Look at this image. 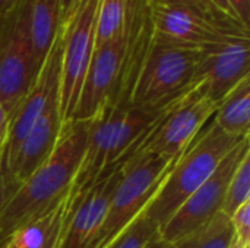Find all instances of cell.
I'll return each mask as SVG.
<instances>
[{"mask_svg": "<svg viewBox=\"0 0 250 248\" xmlns=\"http://www.w3.org/2000/svg\"><path fill=\"white\" fill-rule=\"evenodd\" d=\"M91 121H64L48 158L19 186L0 212V235L54 210L66 197L81 165Z\"/></svg>", "mask_w": 250, "mask_h": 248, "instance_id": "obj_1", "label": "cell"}, {"mask_svg": "<svg viewBox=\"0 0 250 248\" xmlns=\"http://www.w3.org/2000/svg\"><path fill=\"white\" fill-rule=\"evenodd\" d=\"M245 137L224 133L215 124L212 115L189 148L180 155L160 190L145 208V215L158 227L166 224L186 199L212 175L220 162Z\"/></svg>", "mask_w": 250, "mask_h": 248, "instance_id": "obj_2", "label": "cell"}, {"mask_svg": "<svg viewBox=\"0 0 250 248\" xmlns=\"http://www.w3.org/2000/svg\"><path fill=\"white\" fill-rule=\"evenodd\" d=\"M182 155V153H180ZM180 155L173 158L141 152L126 162L105 216L86 248H110L116 238L145 210Z\"/></svg>", "mask_w": 250, "mask_h": 248, "instance_id": "obj_3", "label": "cell"}, {"mask_svg": "<svg viewBox=\"0 0 250 248\" xmlns=\"http://www.w3.org/2000/svg\"><path fill=\"white\" fill-rule=\"evenodd\" d=\"M202 54L204 48L171 45L154 38L133 82L129 105L161 108L174 101L193 83Z\"/></svg>", "mask_w": 250, "mask_h": 248, "instance_id": "obj_4", "label": "cell"}, {"mask_svg": "<svg viewBox=\"0 0 250 248\" xmlns=\"http://www.w3.org/2000/svg\"><path fill=\"white\" fill-rule=\"evenodd\" d=\"M38 73L29 35V3L19 0L0 15V105L7 117L28 94Z\"/></svg>", "mask_w": 250, "mask_h": 248, "instance_id": "obj_5", "label": "cell"}, {"mask_svg": "<svg viewBox=\"0 0 250 248\" xmlns=\"http://www.w3.org/2000/svg\"><path fill=\"white\" fill-rule=\"evenodd\" d=\"M100 0H79L63 19V54L60 72V115L72 120L82 83L95 48V29Z\"/></svg>", "mask_w": 250, "mask_h": 248, "instance_id": "obj_6", "label": "cell"}, {"mask_svg": "<svg viewBox=\"0 0 250 248\" xmlns=\"http://www.w3.org/2000/svg\"><path fill=\"white\" fill-rule=\"evenodd\" d=\"M217 107L208 98L205 82L193 79V83L173 102L163 120L154 127L141 152L166 158L183 153L215 114Z\"/></svg>", "mask_w": 250, "mask_h": 248, "instance_id": "obj_7", "label": "cell"}, {"mask_svg": "<svg viewBox=\"0 0 250 248\" xmlns=\"http://www.w3.org/2000/svg\"><path fill=\"white\" fill-rule=\"evenodd\" d=\"M248 152H250V136L245 137L229 152L212 175L186 199L166 224L160 227V238L163 241L174 244L204 227L221 212L231 175Z\"/></svg>", "mask_w": 250, "mask_h": 248, "instance_id": "obj_8", "label": "cell"}, {"mask_svg": "<svg viewBox=\"0 0 250 248\" xmlns=\"http://www.w3.org/2000/svg\"><path fill=\"white\" fill-rule=\"evenodd\" d=\"M62 54H63V29L60 31L47 54V58L32 83L28 94L18 104L12 115L9 117V132L4 151L0 156L1 164L10 172L16 153L25 140L28 132L32 124L41 114L47 98L53 88L60 83V72H62Z\"/></svg>", "mask_w": 250, "mask_h": 248, "instance_id": "obj_9", "label": "cell"}, {"mask_svg": "<svg viewBox=\"0 0 250 248\" xmlns=\"http://www.w3.org/2000/svg\"><path fill=\"white\" fill-rule=\"evenodd\" d=\"M151 19L157 41L190 48H207L236 35L185 6L151 1ZM242 38V37H237Z\"/></svg>", "mask_w": 250, "mask_h": 248, "instance_id": "obj_10", "label": "cell"}, {"mask_svg": "<svg viewBox=\"0 0 250 248\" xmlns=\"http://www.w3.org/2000/svg\"><path fill=\"white\" fill-rule=\"evenodd\" d=\"M250 76V38H227L204 48L195 79L207 85L208 98L218 102L243 79Z\"/></svg>", "mask_w": 250, "mask_h": 248, "instance_id": "obj_11", "label": "cell"}, {"mask_svg": "<svg viewBox=\"0 0 250 248\" xmlns=\"http://www.w3.org/2000/svg\"><path fill=\"white\" fill-rule=\"evenodd\" d=\"M123 31L113 39L94 48L72 120L91 121L104 108L113 94L123 58Z\"/></svg>", "mask_w": 250, "mask_h": 248, "instance_id": "obj_12", "label": "cell"}, {"mask_svg": "<svg viewBox=\"0 0 250 248\" xmlns=\"http://www.w3.org/2000/svg\"><path fill=\"white\" fill-rule=\"evenodd\" d=\"M59 88L60 83L56 85L50 92L41 114L32 124L16 153L10 174L19 184H22L48 158L57 143L63 126L60 115Z\"/></svg>", "mask_w": 250, "mask_h": 248, "instance_id": "obj_13", "label": "cell"}, {"mask_svg": "<svg viewBox=\"0 0 250 248\" xmlns=\"http://www.w3.org/2000/svg\"><path fill=\"white\" fill-rule=\"evenodd\" d=\"M28 3L32 54L41 70L63 22V0H28Z\"/></svg>", "mask_w": 250, "mask_h": 248, "instance_id": "obj_14", "label": "cell"}, {"mask_svg": "<svg viewBox=\"0 0 250 248\" xmlns=\"http://www.w3.org/2000/svg\"><path fill=\"white\" fill-rule=\"evenodd\" d=\"M214 121L227 134L236 137L250 136V76L218 102Z\"/></svg>", "mask_w": 250, "mask_h": 248, "instance_id": "obj_15", "label": "cell"}, {"mask_svg": "<svg viewBox=\"0 0 250 248\" xmlns=\"http://www.w3.org/2000/svg\"><path fill=\"white\" fill-rule=\"evenodd\" d=\"M233 227L230 216L223 212L217 213L199 229L190 232L182 240L171 244V248H231Z\"/></svg>", "mask_w": 250, "mask_h": 248, "instance_id": "obj_16", "label": "cell"}, {"mask_svg": "<svg viewBox=\"0 0 250 248\" xmlns=\"http://www.w3.org/2000/svg\"><path fill=\"white\" fill-rule=\"evenodd\" d=\"M127 0H100L95 29V47L105 44L123 31Z\"/></svg>", "mask_w": 250, "mask_h": 248, "instance_id": "obj_17", "label": "cell"}, {"mask_svg": "<svg viewBox=\"0 0 250 248\" xmlns=\"http://www.w3.org/2000/svg\"><path fill=\"white\" fill-rule=\"evenodd\" d=\"M152 3H160V4H179L189 7L192 10H196L202 16H205L208 20L214 22L220 28L229 31L230 34L242 38H250V28L245 26L242 22L231 19L226 13H223L211 0H151Z\"/></svg>", "mask_w": 250, "mask_h": 248, "instance_id": "obj_18", "label": "cell"}, {"mask_svg": "<svg viewBox=\"0 0 250 248\" xmlns=\"http://www.w3.org/2000/svg\"><path fill=\"white\" fill-rule=\"evenodd\" d=\"M248 202H250V152L243 156L231 175L221 212L227 216H231Z\"/></svg>", "mask_w": 250, "mask_h": 248, "instance_id": "obj_19", "label": "cell"}, {"mask_svg": "<svg viewBox=\"0 0 250 248\" xmlns=\"http://www.w3.org/2000/svg\"><path fill=\"white\" fill-rule=\"evenodd\" d=\"M158 238L160 227L142 212L116 238L110 248H148Z\"/></svg>", "mask_w": 250, "mask_h": 248, "instance_id": "obj_20", "label": "cell"}, {"mask_svg": "<svg viewBox=\"0 0 250 248\" xmlns=\"http://www.w3.org/2000/svg\"><path fill=\"white\" fill-rule=\"evenodd\" d=\"M233 227V247L250 248V202L240 206L231 216Z\"/></svg>", "mask_w": 250, "mask_h": 248, "instance_id": "obj_21", "label": "cell"}, {"mask_svg": "<svg viewBox=\"0 0 250 248\" xmlns=\"http://www.w3.org/2000/svg\"><path fill=\"white\" fill-rule=\"evenodd\" d=\"M19 186L21 184L4 168V165L1 164V159H0V212L7 205V202L12 199V196L16 193V190L19 189Z\"/></svg>", "mask_w": 250, "mask_h": 248, "instance_id": "obj_22", "label": "cell"}, {"mask_svg": "<svg viewBox=\"0 0 250 248\" xmlns=\"http://www.w3.org/2000/svg\"><path fill=\"white\" fill-rule=\"evenodd\" d=\"M229 3L233 12L236 13V16L242 20V23L249 28L250 0H229Z\"/></svg>", "mask_w": 250, "mask_h": 248, "instance_id": "obj_23", "label": "cell"}, {"mask_svg": "<svg viewBox=\"0 0 250 248\" xmlns=\"http://www.w3.org/2000/svg\"><path fill=\"white\" fill-rule=\"evenodd\" d=\"M7 132H9V117L4 113L3 107L0 105V156L4 151L6 140H7Z\"/></svg>", "mask_w": 250, "mask_h": 248, "instance_id": "obj_24", "label": "cell"}, {"mask_svg": "<svg viewBox=\"0 0 250 248\" xmlns=\"http://www.w3.org/2000/svg\"><path fill=\"white\" fill-rule=\"evenodd\" d=\"M223 13H226L227 16H230L231 19H234V20H239V22H242L237 16H236V13L233 12V9H231V6H230V3H229V0H211ZM246 26V25H245Z\"/></svg>", "mask_w": 250, "mask_h": 248, "instance_id": "obj_25", "label": "cell"}, {"mask_svg": "<svg viewBox=\"0 0 250 248\" xmlns=\"http://www.w3.org/2000/svg\"><path fill=\"white\" fill-rule=\"evenodd\" d=\"M19 0H0V15L6 13L7 10H10Z\"/></svg>", "mask_w": 250, "mask_h": 248, "instance_id": "obj_26", "label": "cell"}, {"mask_svg": "<svg viewBox=\"0 0 250 248\" xmlns=\"http://www.w3.org/2000/svg\"><path fill=\"white\" fill-rule=\"evenodd\" d=\"M79 0H63V19L70 13V10L73 9V6L78 3Z\"/></svg>", "mask_w": 250, "mask_h": 248, "instance_id": "obj_27", "label": "cell"}, {"mask_svg": "<svg viewBox=\"0 0 250 248\" xmlns=\"http://www.w3.org/2000/svg\"><path fill=\"white\" fill-rule=\"evenodd\" d=\"M148 248H171V244H167L166 241H163L161 238H158V240H155Z\"/></svg>", "mask_w": 250, "mask_h": 248, "instance_id": "obj_28", "label": "cell"}, {"mask_svg": "<svg viewBox=\"0 0 250 248\" xmlns=\"http://www.w3.org/2000/svg\"><path fill=\"white\" fill-rule=\"evenodd\" d=\"M7 241H9V238H7V237H3V235H0V248L6 247Z\"/></svg>", "mask_w": 250, "mask_h": 248, "instance_id": "obj_29", "label": "cell"}]
</instances>
